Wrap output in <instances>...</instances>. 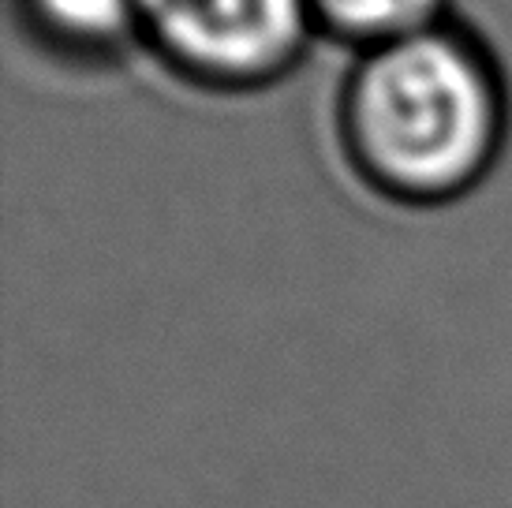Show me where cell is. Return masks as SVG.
Wrapping results in <instances>:
<instances>
[{
	"mask_svg": "<svg viewBox=\"0 0 512 508\" xmlns=\"http://www.w3.org/2000/svg\"><path fill=\"white\" fill-rule=\"evenodd\" d=\"M139 53L202 94H258L318 38L307 0H135Z\"/></svg>",
	"mask_w": 512,
	"mask_h": 508,
	"instance_id": "obj_2",
	"label": "cell"
},
{
	"mask_svg": "<svg viewBox=\"0 0 512 508\" xmlns=\"http://www.w3.org/2000/svg\"><path fill=\"white\" fill-rule=\"evenodd\" d=\"M344 165L404 210L468 198L501 161L509 86L494 49L460 19L356 53L333 101Z\"/></svg>",
	"mask_w": 512,
	"mask_h": 508,
	"instance_id": "obj_1",
	"label": "cell"
},
{
	"mask_svg": "<svg viewBox=\"0 0 512 508\" xmlns=\"http://www.w3.org/2000/svg\"><path fill=\"white\" fill-rule=\"evenodd\" d=\"M314 34L352 57L453 19V0H307Z\"/></svg>",
	"mask_w": 512,
	"mask_h": 508,
	"instance_id": "obj_4",
	"label": "cell"
},
{
	"mask_svg": "<svg viewBox=\"0 0 512 508\" xmlns=\"http://www.w3.org/2000/svg\"><path fill=\"white\" fill-rule=\"evenodd\" d=\"M19 34L60 68L101 71L139 53L135 0H12Z\"/></svg>",
	"mask_w": 512,
	"mask_h": 508,
	"instance_id": "obj_3",
	"label": "cell"
}]
</instances>
